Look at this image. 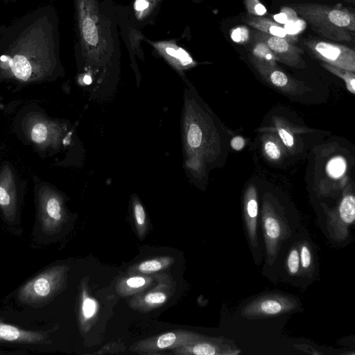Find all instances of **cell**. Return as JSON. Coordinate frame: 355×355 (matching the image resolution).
Wrapping results in <instances>:
<instances>
[{
    "instance_id": "83f0119b",
    "label": "cell",
    "mask_w": 355,
    "mask_h": 355,
    "mask_svg": "<svg viewBox=\"0 0 355 355\" xmlns=\"http://www.w3.org/2000/svg\"><path fill=\"white\" fill-rule=\"evenodd\" d=\"M46 135L47 130L44 124L38 123L33 127L31 133V137L33 141L42 143L46 139Z\"/></svg>"
},
{
    "instance_id": "e0dca14e",
    "label": "cell",
    "mask_w": 355,
    "mask_h": 355,
    "mask_svg": "<svg viewBox=\"0 0 355 355\" xmlns=\"http://www.w3.org/2000/svg\"><path fill=\"white\" fill-rule=\"evenodd\" d=\"M216 344L202 338L192 344L175 348L174 352L178 354L215 355L221 354Z\"/></svg>"
},
{
    "instance_id": "1f68e13d",
    "label": "cell",
    "mask_w": 355,
    "mask_h": 355,
    "mask_svg": "<svg viewBox=\"0 0 355 355\" xmlns=\"http://www.w3.org/2000/svg\"><path fill=\"white\" fill-rule=\"evenodd\" d=\"M147 279L144 277L136 276L128 278L125 281V284L130 288H139L146 284Z\"/></svg>"
},
{
    "instance_id": "9a60e30c",
    "label": "cell",
    "mask_w": 355,
    "mask_h": 355,
    "mask_svg": "<svg viewBox=\"0 0 355 355\" xmlns=\"http://www.w3.org/2000/svg\"><path fill=\"white\" fill-rule=\"evenodd\" d=\"M249 59L256 69L277 66V60L269 47L263 42L252 40Z\"/></svg>"
},
{
    "instance_id": "d6a6232c",
    "label": "cell",
    "mask_w": 355,
    "mask_h": 355,
    "mask_svg": "<svg viewBox=\"0 0 355 355\" xmlns=\"http://www.w3.org/2000/svg\"><path fill=\"white\" fill-rule=\"evenodd\" d=\"M230 144L233 150L240 151L245 146V139L242 136L236 135L231 139Z\"/></svg>"
},
{
    "instance_id": "44dd1931",
    "label": "cell",
    "mask_w": 355,
    "mask_h": 355,
    "mask_svg": "<svg viewBox=\"0 0 355 355\" xmlns=\"http://www.w3.org/2000/svg\"><path fill=\"white\" fill-rule=\"evenodd\" d=\"M83 33L87 43L96 45L98 42V31L92 19L87 17L83 22Z\"/></svg>"
},
{
    "instance_id": "52a82bcc",
    "label": "cell",
    "mask_w": 355,
    "mask_h": 355,
    "mask_svg": "<svg viewBox=\"0 0 355 355\" xmlns=\"http://www.w3.org/2000/svg\"><path fill=\"white\" fill-rule=\"evenodd\" d=\"M296 306L293 298L281 295H264L248 304L242 309V315L248 318L272 316L291 311Z\"/></svg>"
},
{
    "instance_id": "4dcf8cb0",
    "label": "cell",
    "mask_w": 355,
    "mask_h": 355,
    "mask_svg": "<svg viewBox=\"0 0 355 355\" xmlns=\"http://www.w3.org/2000/svg\"><path fill=\"white\" fill-rule=\"evenodd\" d=\"M166 51L170 55L180 60L183 64H189L192 62L191 58L182 49L175 50L172 48H167Z\"/></svg>"
},
{
    "instance_id": "8d00e7d4",
    "label": "cell",
    "mask_w": 355,
    "mask_h": 355,
    "mask_svg": "<svg viewBox=\"0 0 355 355\" xmlns=\"http://www.w3.org/2000/svg\"><path fill=\"white\" fill-rule=\"evenodd\" d=\"M83 81L85 84L89 85L92 83V78L89 76L86 75L83 78Z\"/></svg>"
},
{
    "instance_id": "f546056e",
    "label": "cell",
    "mask_w": 355,
    "mask_h": 355,
    "mask_svg": "<svg viewBox=\"0 0 355 355\" xmlns=\"http://www.w3.org/2000/svg\"><path fill=\"white\" fill-rule=\"evenodd\" d=\"M300 263L304 270L308 269L311 263V254L309 247L304 244L300 250Z\"/></svg>"
},
{
    "instance_id": "4316f807",
    "label": "cell",
    "mask_w": 355,
    "mask_h": 355,
    "mask_svg": "<svg viewBox=\"0 0 355 355\" xmlns=\"http://www.w3.org/2000/svg\"><path fill=\"white\" fill-rule=\"evenodd\" d=\"M96 303L93 299L84 296L81 310L85 319L91 318L96 313Z\"/></svg>"
},
{
    "instance_id": "30bf717a",
    "label": "cell",
    "mask_w": 355,
    "mask_h": 355,
    "mask_svg": "<svg viewBox=\"0 0 355 355\" xmlns=\"http://www.w3.org/2000/svg\"><path fill=\"white\" fill-rule=\"evenodd\" d=\"M262 79L279 92L291 96L300 95L307 90L306 85L287 74L278 66L257 69Z\"/></svg>"
},
{
    "instance_id": "74e56055",
    "label": "cell",
    "mask_w": 355,
    "mask_h": 355,
    "mask_svg": "<svg viewBox=\"0 0 355 355\" xmlns=\"http://www.w3.org/2000/svg\"><path fill=\"white\" fill-rule=\"evenodd\" d=\"M349 1H352V2H354V0H349Z\"/></svg>"
},
{
    "instance_id": "2e32d148",
    "label": "cell",
    "mask_w": 355,
    "mask_h": 355,
    "mask_svg": "<svg viewBox=\"0 0 355 355\" xmlns=\"http://www.w3.org/2000/svg\"><path fill=\"white\" fill-rule=\"evenodd\" d=\"M62 220L61 207L55 198H49L44 208L42 227L45 232L52 233L60 226Z\"/></svg>"
},
{
    "instance_id": "5b68a950",
    "label": "cell",
    "mask_w": 355,
    "mask_h": 355,
    "mask_svg": "<svg viewBox=\"0 0 355 355\" xmlns=\"http://www.w3.org/2000/svg\"><path fill=\"white\" fill-rule=\"evenodd\" d=\"M262 224L268 261L272 263L278 252L279 242L287 234V227L273 203L266 198L262 205Z\"/></svg>"
},
{
    "instance_id": "ac0fdd59",
    "label": "cell",
    "mask_w": 355,
    "mask_h": 355,
    "mask_svg": "<svg viewBox=\"0 0 355 355\" xmlns=\"http://www.w3.org/2000/svg\"><path fill=\"white\" fill-rule=\"evenodd\" d=\"M10 65L14 75L19 79L27 80L32 71L28 60L22 55H16L10 60Z\"/></svg>"
},
{
    "instance_id": "5bb4252c",
    "label": "cell",
    "mask_w": 355,
    "mask_h": 355,
    "mask_svg": "<svg viewBox=\"0 0 355 355\" xmlns=\"http://www.w3.org/2000/svg\"><path fill=\"white\" fill-rule=\"evenodd\" d=\"M261 150L263 156L273 164L281 162L286 155V149L279 137L274 132L266 130H260Z\"/></svg>"
},
{
    "instance_id": "d4e9b609",
    "label": "cell",
    "mask_w": 355,
    "mask_h": 355,
    "mask_svg": "<svg viewBox=\"0 0 355 355\" xmlns=\"http://www.w3.org/2000/svg\"><path fill=\"white\" fill-rule=\"evenodd\" d=\"M244 5L248 15L264 16L267 13V9L259 0H244Z\"/></svg>"
},
{
    "instance_id": "6da1fadb",
    "label": "cell",
    "mask_w": 355,
    "mask_h": 355,
    "mask_svg": "<svg viewBox=\"0 0 355 355\" xmlns=\"http://www.w3.org/2000/svg\"><path fill=\"white\" fill-rule=\"evenodd\" d=\"M290 7L320 36L334 41L353 40L355 15L341 5L297 3Z\"/></svg>"
},
{
    "instance_id": "7c38bea8",
    "label": "cell",
    "mask_w": 355,
    "mask_h": 355,
    "mask_svg": "<svg viewBox=\"0 0 355 355\" xmlns=\"http://www.w3.org/2000/svg\"><path fill=\"white\" fill-rule=\"evenodd\" d=\"M242 21L254 30L285 39L293 44L297 41L295 35L289 33L279 24L266 17L247 14L243 16Z\"/></svg>"
},
{
    "instance_id": "7402d4cb",
    "label": "cell",
    "mask_w": 355,
    "mask_h": 355,
    "mask_svg": "<svg viewBox=\"0 0 355 355\" xmlns=\"http://www.w3.org/2000/svg\"><path fill=\"white\" fill-rule=\"evenodd\" d=\"M278 24L287 25L294 21L299 19L297 14L291 7L282 8L280 12L273 16Z\"/></svg>"
},
{
    "instance_id": "d6986e66",
    "label": "cell",
    "mask_w": 355,
    "mask_h": 355,
    "mask_svg": "<svg viewBox=\"0 0 355 355\" xmlns=\"http://www.w3.org/2000/svg\"><path fill=\"white\" fill-rule=\"evenodd\" d=\"M321 66L334 75L341 78L345 83L348 92L354 94L355 93V74L349 70L336 67L329 64L322 62Z\"/></svg>"
},
{
    "instance_id": "7a4b0ae2",
    "label": "cell",
    "mask_w": 355,
    "mask_h": 355,
    "mask_svg": "<svg viewBox=\"0 0 355 355\" xmlns=\"http://www.w3.org/2000/svg\"><path fill=\"white\" fill-rule=\"evenodd\" d=\"M63 273L64 269L60 266L47 269L20 288L19 299L28 304H40L49 300L60 288Z\"/></svg>"
},
{
    "instance_id": "9c48e42d",
    "label": "cell",
    "mask_w": 355,
    "mask_h": 355,
    "mask_svg": "<svg viewBox=\"0 0 355 355\" xmlns=\"http://www.w3.org/2000/svg\"><path fill=\"white\" fill-rule=\"evenodd\" d=\"M261 130L276 134L285 146L287 153L292 155L300 153L301 150V135L311 132V130L306 128L296 126L279 117H276L272 120L271 125L263 127Z\"/></svg>"
},
{
    "instance_id": "603a6c76",
    "label": "cell",
    "mask_w": 355,
    "mask_h": 355,
    "mask_svg": "<svg viewBox=\"0 0 355 355\" xmlns=\"http://www.w3.org/2000/svg\"><path fill=\"white\" fill-rule=\"evenodd\" d=\"M168 264L166 260L153 259L145 261L141 263L138 266V270L141 272L150 273L157 272Z\"/></svg>"
},
{
    "instance_id": "ba28073f",
    "label": "cell",
    "mask_w": 355,
    "mask_h": 355,
    "mask_svg": "<svg viewBox=\"0 0 355 355\" xmlns=\"http://www.w3.org/2000/svg\"><path fill=\"white\" fill-rule=\"evenodd\" d=\"M202 339L201 336L192 332L178 331L168 332L158 336L145 339L137 343L135 351L140 353H153L165 349H175L192 344Z\"/></svg>"
},
{
    "instance_id": "d590c367",
    "label": "cell",
    "mask_w": 355,
    "mask_h": 355,
    "mask_svg": "<svg viewBox=\"0 0 355 355\" xmlns=\"http://www.w3.org/2000/svg\"><path fill=\"white\" fill-rule=\"evenodd\" d=\"M148 6V3L146 0H137L135 6V9L139 11L145 10Z\"/></svg>"
},
{
    "instance_id": "ffe728a7",
    "label": "cell",
    "mask_w": 355,
    "mask_h": 355,
    "mask_svg": "<svg viewBox=\"0 0 355 355\" xmlns=\"http://www.w3.org/2000/svg\"><path fill=\"white\" fill-rule=\"evenodd\" d=\"M204 139L202 128L197 123H191L187 134V142L190 147L198 148L201 146Z\"/></svg>"
},
{
    "instance_id": "8992f818",
    "label": "cell",
    "mask_w": 355,
    "mask_h": 355,
    "mask_svg": "<svg viewBox=\"0 0 355 355\" xmlns=\"http://www.w3.org/2000/svg\"><path fill=\"white\" fill-rule=\"evenodd\" d=\"M250 39L264 42L272 51L277 62L295 69L306 67V63L302 57L303 51L286 40L257 30L251 31Z\"/></svg>"
},
{
    "instance_id": "277c9868",
    "label": "cell",
    "mask_w": 355,
    "mask_h": 355,
    "mask_svg": "<svg viewBox=\"0 0 355 355\" xmlns=\"http://www.w3.org/2000/svg\"><path fill=\"white\" fill-rule=\"evenodd\" d=\"M338 207L328 212L327 227L331 236L341 241L348 235V228L355 220V198L353 188L346 183Z\"/></svg>"
},
{
    "instance_id": "cb8c5ba5",
    "label": "cell",
    "mask_w": 355,
    "mask_h": 355,
    "mask_svg": "<svg viewBox=\"0 0 355 355\" xmlns=\"http://www.w3.org/2000/svg\"><path fill=\"white\" fill-rule=\"evenodd\" d=\"M230 37L234 42L243 44L250 39V31L246 26H239L232 29Z\"/></svg>"
},
{
    "instance_id": "e575fe53",
    "label": "cell",
    "mask_w": 355,
    "mask_h": 355,
    "mask_svg": "<svg viewBox=\"0 0 355 355\" xmlns=\"http://www.w3.org/2000/svg\"><path fill=\"white\" fill-rule=\"evenodd\" d=\"M10 204V197L3 187H0V205L7 207Z\"/></svg>"
},
{
    "instance_id": "4fadbf2b",
    "label": "cell",
    "mask_w": 355,
    "mask_h": 355,
    "mask_svg": "<svg viewBox=\"0 0 355 355\" xmlns=\"http://www.w3.org/2000/svg\"><path fill=\"white\" fill-rule=\"evenodd\" d=\"M44 339L42 332L24 330L0 321V342L37 343Z\"/></svg>"
},
{
    "instance_id": "3957f363",
    "label": "cell",
    "mask_w": 355,
    "mask_h": 355,
    "mask_svg": "<svg viewBox=\"0 0 355 355\" xmlns=\"http://www.w3.org/2000/svg\"><path fill=\"white\" fill-rule=\"evenodd\" d=\"M307 51L330 65L355 72V51L346 46L315 39L304 41Z\"/></svg>"
},
{
    "instance_id": "836d02e7",
    "label": "cell",
    "mask_w": 355,
    "mask_h": 355,
    "mask_svg": "<svg viewBox=\"0 0 355 355\" xmlns=\"http://www.w3.org/2000/svg\"><path fill=\"white\" fill-rule=\"evenodd\" d=\"M135 216L139 225H143L145 223L146 215L143 207L140 204L135 205Z\"/></svg>"
},
{
    "instance_id": "8fae6325",
    "label": "cell",
    "mask_w": 355,
    "mask_h": 355,
    "mask_svg": "<svg viewBox=\"0 0 355 355\" xmlns=\"http://www.w3.org/2000/svg\"><path fill=\"white\" fill-rule=\"evenodd\" d=\"M259 212L256 187L250 184L243 196V214L248 236L254 248H257V224Z\"/></svg>"
},
{
    "instance_id": "484cf974",
    "label": "cell",
    "mask_w": 355,
    "mask_h": 355,
    "mask_svg": "<svg viewBox=\"0 0 355 355\" xmlns=\"http://www.w3.org/2000/svg\"><path fill=\"white\" fill-rule=\"evenodd\" d=\"M300 254L297 248H293L287 258V268L291 275H295L300 270Z\"/></svg>"
},
{
    "instance_id": "f1b7e54d",
    "label": "cell",
    "mask_w": 355,
    "mask_h": 355,
    "mask_svg": "<svg viewBox=\"0 0 355 355\" xmlns=\"http://www.w3.org/2000/svg\"><path fill=\"white\" fill-rule=\"evenodd\" d=\"M144 302L149 305H158L163 304L166 300V295L162 292H153L144 297Z\"/></svg>"
}]
</instances>
